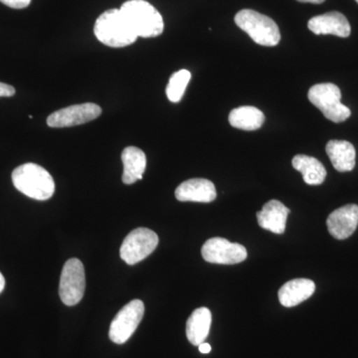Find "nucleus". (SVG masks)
<instances>
[{"mask_svg":"<svg viewBox=\"0 0 358 358\" xmlns=\"http://www.w3.org/2000/svg\"><path fill=\"white\" fill-rule=\"evenodd\" d=\"M16 189L35 200H47L55 192V182L51 174L36 164H25L16 167L13 173Z\"/></svg>","mask_w":358,"mask_h":358,"instance_id":"f257e3e1","label":"nucleus"},{"mask_svg":"<svg viewBox=\"0 0 358 358\" xmlns=\"http://www.w3.org/2000/svg\"><path fill=\"white\" fill-rule=\"evenodd\" d=\"M122 13L136 36L143 38L157 37L164 32L162 14L145 0H129L122 4Z\"/></svg>","mask_w":358,"mask_h":358,"instance_id":"f03ea898","label":"nucleus"},{"mask_svg":"<svg viewBox=\"0 0 358 358\" xmlns=\"http://www.w3.org/2000/svg\"><path fill=\"white\" fill-rule=\"evenodd\" d=\"M96 39L113 48H121L138 39L121 9H110L99 16L94 27Z\"/></svg>","mask_w":358,"mask_h":358,"instance_id":"7ed1b4c3","label":"nucleus"},{"mask_svg":"<svg viewBox=\"0 0 358 358\" xmlns=\"http://www.w3.org/2000/svg\"><path fill=\"white\" fill-rule=\"evenodd\" d=\"M235 23L257 44L273 47L280 43L279 26L272 18L252 9H243L235 15Z\"/></svg>","mask_w":358,"mask_h":358,"instance_id":"20e7f679","label":"nucleus"},{"mask_svg":"<svg viewBox=\"0 0 358 358\" xmlns=\"http://www.w3.org/2000/svg\"><path fill=\"white\" fill-rule=\"evenodd\" d=\"M308 98L329 121L338 124L346 121L352 115L350 108L341 103V92L336 85H315L308 91Z\"/></svg>","mask_w":358,"mask_h":358,"instance_id":"39448f33","label":"nucleus"},{"mask_svg":"<svg viewBox=\"0 0 358 358\" xmlns=\"http://www.w3.org/2000/svg\"><path fill=\"white\" fill-rule=\"evenodd\" d=\"M86 289V275L83 263L72 258L65 263L61 273L59 296L66 306L77 305L83 299Z\"/></svg>","mask_w":358,"mask_h":358,"instance_id":"423d86ee","label":"nucleus"},{"mask_svg":"<svg viewBox=\"0 0 358 358\" xmlns=\"http://www.w3.org/2000/svg\"><path fill=\"white\" fill-rule=\"evenodd\" d=\"M159 245V236L148 228L131 231L122 242L120 255L128 265H136L145 260Z\"/></svg>","mask_w":358,"mask_h":358,"instance_id":"0eeeda50","label":"nucleus"},{"mask_svg":"<svg viewBox=\"0 0 358 358\" xmlns=\"http://www.w3.org/2000/svg\"><path fill=\"white\" fill-rule=\"evenodd\" d=\"M145 315V305L140 300L129 301L120 310L110 326L109 336L113 343H127L138 329Z\"/></svg>","mask_w":358,"mask_h":358,"instance_id":"6e6552de","label":"nucleus"},{"mask_svg":"<svg viewBox=\"0 0 358 358\" xmlns=\"http://www.w3.org/2000/svg\"><path fill=\"white\" fill-rule=\"evenodd\" d=\"M201 254L206 262L221 265H234L243 262L247 258L244 246L219 237L207 240L202 247Z\"/></svg>","mask_w":358,"mask_h":358,"instance_id":"1a4fd4ad","label":"nucleus"},{"mask_svg":"<svg viewBox=\"0 0 358 358\" xmlns=\"http://www.w3.org/2000/svg\"><path fill=\"white\" fill-rule=\"evenodd\" d=\"M102 114L100 106L93 103H85L81 105L70 106L56 110L49 115L47 124L50 128H69L94 121Z\"/></svg>","mask_w":358,"mask_h":358,"instance_id":"9d476101","label":"nucleus"},{"mask_svg":"<svg viewBox=\"0 0 358 358\" xmlns=\"http://www.w3.org/2000/svg\"><path fill=\"white\" fill-rule=\"evenodd\" d=\"M327 229L331 236L338 240L352 236L358 226V206L348 204L329 214L327 220Z\"/></svg>","mask_w":358,"mask_h":358,"instance_id":"9b49d317","label":"nucleus"},{"mask_svg":"<svg viewBox=\"0 0 358 358\" xmlns=\"http://www.w3.org/2000/svg\"><path fill=\"white\" fill-rule=\"evenodd\" d=\"M308 27L315 35L331 34L341 38H346L352 33V27L348 18L338 11H331L310 18Z\"/></svg>","mask_w":358,"mask_h":358,"instance_id":"f8f14e48","label":"nucleus"},{"mask_svg":"<svg viewBox=\"0 0 358 358\" xmlns=\"http://www.w3.org/2000/svg\"><path fill=\"white\" fill-rule=\"evenodd\" d=\"M217 196L215 185L208 179L192 178L181 183L176 188V197L182 202H201L209 203Z\"/></svg>","mask_w":358,"mask_h":358,"instance_id":"ddd939ff","label":"nucleus"},{"mask_svg":"<svg viewBox=\"0 0 358 358\" xmlns=\"http://www.w3.org/2000/svg\"><path fill=\"white\" fill-rule=\"evenodd\" d=\"M291 212L279 200H271L257 212L259 225L275 234H282L286 230L287 219Z\"/></svg>","mask_w":358,"mask_h":358,"instance_id":"4468645a","label":"nucleus"},{"mask_svg":"<svg viewBox=\"0 0 358 358\" xmlns=\"http://www.w3.org/2000/svg\"><path fill=\"white\" fill-rule=\"evenodd\" d=\"M315 291V285L312 280L294 279L279 289L278 296L282 306L293 308L310 299Z\"/></svg>","mask_w":358,"mask_h":358,"instance_id":"2eb2a0df","label":"nucleus"},{"mask_svg":"<svg viewBox=\"0 0 358 358\" xmlns=\"http://www.w3.org/2000/svg\"><path fill=\"white\" fill-rule=\"evenodd\" d=\"M326 150L334 169L339 173H348L355 169L357 152L352 143L346 141H329Z\"/></svg>","mask_w":358,"mask_h":358,"instance_id":"dca6fc26","label":"nucleus"},{"mask_svg":"<svg viewBox=\"0 0 358 358\" xmlns=\"http://www.w3.org/2000/svg\"><path fill=\"white\" fill-rule=\"evenodd\" d=\"M122 162L124 164L122 182L124 185H133L143 179V174L147 167V157L143 150L136 147L124 148L122 154Z\"/></svg>","mask_w":358,"mask_h":358,"instance_id":"f3484780","label":"nucleus"},{"mask_svg":"<svg viewBox=\"0 0 358 358\" xmlns=\"http://www.w3.org/2000/svg\"><path fill=\"white\" fill-rule=\"evenodd\" d=\"M212 315L207 308H199L192 313L186 322V336L192 345L203 343L210 331Z\"/></svg>","mask_w":358,"mask_h":358,"instance_id":"a211bd4d","label":"nucleus"},{"mask_svg":"<svg viewBox=\"0 0 358 358\" xmlns=\"http://www.w3.org/2000/svg\"><path fill=\"white\" fill-rule=\"evenodd\" d=\"M294 169L303 174V180L308 185H320L327 178V171L324 164L306 155H298L292 160Z\"/></svg>","mask_w":358,"mask_h":358,"instance_id":"6ab92c4d","label":"nucleus"},{"mask_svg":"<svg viewBox=\"0 0 358 358\" xmlns=\"http://www.w3.org/2000/svg\"><path fill=\"white\" fill-rule=\"evenodd\" d=\"M265 115L262 110L252 106H243L231 110L229 122L233 128L243 131H256L263 126Z\"/></svg>","mask_w":358,"mask_h":358,"instance_id":"aec40b11","label":"nucleus"},{"mask_svg":"<svg viewBox=\"0 0 358 358\" xmlns=\"http://www.w3.org/2000/svg\"><path fill=\"white\" fill-rule=\"evenodd\" d=\"M192 79V73L188 70H179L169 79L166 87V95L173 103H178L185 95L186 87Z\"/></svg>","mask_w":358,"mask_h":358,"instance_id":"412c9836","label":"nucleus"},{"mask_svg":"<svg viewBox=\"0 0 358 358\" xmlns=\"http://www.w3.org/2000/svg\"><path fill=\"white\" fill-rule=\"evenodd\" d=\"M0 2L11 8L22 9L31 3V0H0Z\"/></svg>","mask_w":358,"mask_h":358,"instance_id":"4be33fe9","label":"nucleus"},{"mask_svg":"<svg viewBox=\"0 0 358 358\" xmlns=\"http://www.w3.org/2000/svg\"><path fill=\"white\" fill-rule=\"evenodd\" d=\"M14 94H15V89L13 86L0 82V98L1 96H13Z\"/></svg>","mask_w":358,"mask_h":358,"instance_id":"5701e85b","label":"nucleus"},{"mask_svg":"<svg viewBox=\"0 0 358 358\" xmlns=\"http://www.w3.org/2000/svg\"><path fill=\"white\" fill-rule=\"evenodd\" d=\"M199 352L201 353H209L211 352V346L209 343H203L199 345Z\"/></svg>","mask_w":358,"mask_h":358,"instance_id":"b1692460","label":"nucleus"},{"mask_svg":"<svg viewBox=\"0 0 358 358\" xmlns=\"http://www.w3.org/2000/svg\"><path fill=\"white\" fill-rule=\"evenodd\" d=\"M296 1L303 2V3L320 4L326 0H296Z\"/></svg>","mask_w":358,"mask_h":358,"instance_id":"393cba45","label":"nucleus"},{"mask_svg":"<svg viewBox=\"0 0 358 358\" xmlns=\"http://www.w3.org/2000/svg\"><path fill=\"white\" fill-rule=\"evenodd\" d=\"M4 287H6V279H4L3 275L0 272V293L3 291Z\"/></svg>","mask_w":358,"mask_h":358,"instance_id":"a878e982","label":"nucleus"},{"mask_svg":"<svg viewBox=\"0 0 358 358\" xmlns=\"http://www.w3.org/2000/svg\"><path fill=\"white\" fill-rule=\"evenodd\" d=\"M355 1H357V3H358V0H355Z\"/></svg>","mask_w":358,"mask_h":358,"instance_id":"bb28decb","label":"nucleus"}]
</instances>
